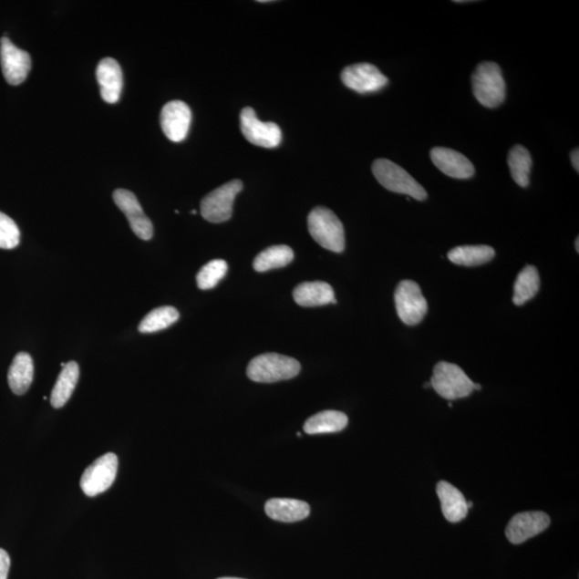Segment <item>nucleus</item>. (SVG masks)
Wrapping results in <instances>:
<instances>
[{
  "instance_id": "2eb2a0df",
  "label": "nucleus",
  "mask_w": 579,
  "mask_h": 579,
  "mask_svg": "<svg viewBox=\"0 0 579 579\" xmlns=\"http://www.w3.org/2000/svg\"><path fill=\"white\" fill-rule=\"evenodd\" d=\"M430 157L435 166L450 178L468 180L474 175L472 162L459 151L447 148H435L431 150Z\"/></svg>"
},
{
  "instance_id": "6ab92c4d",
  "label": "nucleus",
  "mask_w": 579,
  "mask_h": 579,
  "mask_svg": "<svg viewBox=\"0 0 579 579\" xmlns=\"http://www.w3.org/2000/svg\"><path fill=\"white\" fill-rule=\"evenodd\" d=\"M294 298L302 307L325 306L327 304H337L332 286L323 282L304 283L294 291Z\"/></svg>"
},
{
  "instance_id": "423d86ee",
  "label": "nucleus",
  "mask_w": 579,
  "mask_h": 579,
  "mask_svg": "<svg viewBox=\"0 0 579 579\" xmlns=\"http://www.w3.org/2000/svg\"><path fill=\"white\" fill-rule=\"evenodd\" d=\"M243 181L234 180L207 194L201 202V214L212 223L228 222L233 211L234 200L243 191Z\"/></svg>"
},
{
  "instance_id": "20e7f679",
  "label": "nucleus",
  "mask_w": 579,
  "mask_h": 579,
  "mask_svg": "<svg viewBox=\"0 0 579 579\" xmlns=\"http://www.w3.org/2000/svg\"><path fill=\"white\" fill-rule=\"evenodd\" d=\"M438 395L447 400L468 398L474 392V382L456 364L440 362L435 366L430 380Z\"/></svg>"
},
{
  "instance_id": "c756f323",
  "label": "nucleus",
  "mask_w": 579,
  "mask_h": 579,
  "mask_svg": "<svg viewBox=\"0 0 579 579\" xmlns=\"http://www.w3.org/2000/svg\"><path fill=\"white\" fill-rule=\"evenodd\" d=\"M10 563L8 553L0 548V579L8 578Z\"/></svg>"
},
{
  "instance_id": "bb28decb",
  "label": "nucleus",
  "mask_w": 579,
  "mask_h": 579,
  "mask_svg": "<svg viewBox=\"0 0 579 579\" xmlns=\"http://www.w3.org/2000/svg\"><path fill=\"white\" fill-rule=\"evenodd\" d=\"M179 319V310L172 306L156 308L140 323L139 332L143 334L160 332L173 326Z\"/></svg>"
},
{
  "instance_id": "a211bd4d",
  "label": "nucleus",
  "mask_w": 579,
  "mask_h": 579,
  "mask_svg": "<svg viewBox=\"0 0 579 579\" xmlns=\"http://www.w3.org/2000/svg\"><path fill=\"white\" fill-rule=\"evenodd\" d=\"M437 495L440 499L444 517L450 522H460L468 514L467 501L462 493L446 481H439Z\"/></svg>"
},
{
  "instance_id": "ddd939ff",
  "label": "nucleus",
  "mask_w": 579,
  "mask_h": 579,
  "mask_svg": "<svg viewBox=\"0 0 579 579\" xmlns=\"http://www.w3.org/2000/svg\"><path fill=\"white\" fill-rule=\"evenodd\" d=\"M551 518L544 512H523L518 513L509 522L505 535L513 544H522L550 527Z\"/></svg>"
},
{
  "instance_id": "c9c22d12",
  "label": "nucleus",
  "mask_w": 579,
  "mask_h": 579,
  "mask_svg": "<svg viewBox=\"0 0 579 579\" xmlns=\"http://www.w3.org/2000/svg\"><path fill=\"white\" fill-rule=\"evenodd\" d=\"M191 214H197V211H191Z\"/></svg>"
},
{
  "instance_id": "6e6552de",
  "label": "nucleus",
  "mask_w": 579,
  "mask_h": 579,
  "mask_svg": "<svg viewBox=\"0 0 579 579\" xmlns=\"http://www.w3.org/2000/svg\"><path fill=\"white\" fill-rule=\"evenodd\" d=\"M119 459L114 453H107L96 460L81 478V489L85 495L95 497L107 491L118 475Z\"/></svg>"
},
{
  "instance_id": "c85d7f7f",
  "label": "nucleus",
  "mask_w": 579,
  "mask_h": 579,
  "mask_svg": "<svg viewBox=\"0 0 579 579\" xmlns=\"http://www.w3.org/2000/svg\"><path fill=\"white\" fill-rule=\"evenodd\" d=\"M21 241V232L9 216L0 212V248L14 249Z\"/></svg>"
},
{
  "instance_id": "4be33fe9",
  "label": "nucleus",
  "mask_w": 579,
  "mask_h": 579,
  "mask_svg": "<svg viewBox=\"0 0 579 579\" xmlns=\"http://www.w3.org/2000/svg\"><path fill=\"white\" fill-rule=\"evenodd\" d=\"M347 417L339 411H322L308 419L304 424V431L307 435L332 434L346 428Z\"/></svg>"
},
{
  "instance_id": "f257e3e1",
  "label": "nucleus",
  "mask_w": 579,
  "mask_h": 579,
  "mask_svg": "<svg viewBox=\"0 0 579 579\" xmlns=\"http://www.w3.org/2000/svg\"><path fill=\"white\" fill-rule=\"evenodd\" d=\"M472 90L481 106L493 109L502 105L507 95L501 68L492 62L481 63L474 70Z\"/></svg>"
},
{
  "instance_id": "2f4dec72",
  "label": "nucleus",
  "mask_w": 579,
  "mask_h": 579,
  "mask_svg": "<svg viewBox=\"0 0 579 579\" xmlns=\"http://www.w3.org/2000/svg\"><path fill=\"white\" fill-rule=\"evenodd\" d=\"M473 507V503L472 502H467V508L471 509Z\"/></svg>"
},
{
  "instance_id": "9d476101",
  "label": "nucleus",
  "mask_w": 579,
  "mask_h": 579,
  "mask_svg": "<svg viewBox=\"0 0 579 579\" xmlns=\"http://www.w3.org/2000/svg\"><path fill=\"white\" fill-rule=\"evenodd\" d=\"M341 80L347 88L359 94L377 93L388 84V78L376 66L367 63L346 67L341 72Z\"/></svg>"
},
{
  "instance_id": "a878e982",
  "label": "nucleus",
  "mask_w": 579,
  "mask_h": 579,
  "mask_svg": "<svg viewBox=\"0 0 579 579\" xmlns=\"http://www.w3.org/2000/svg\"><path fill=\"white\" fill-rule=\"evenodd\" d=\"M509 167L514 181L517 185L526 188L530 182V172L532 168V158L526 148L516 145L510 150Z\"/></svg>"
},
{
  "instance_id": "7ed1b4c3",
  "label": "nucleus",
  "mask_w": 579,
  "mask_h": 579,
  "mask_svg": "<svg viewBox=\"0 0 579 579\" xmlns=\"http://www.w3.org/2000/svg\"><path fill=\"white\" fill-rule=\"evenodd\" d=\"M308 230L313 239L325 249L343 253L346 247L345 229L339 218L326 207H315L308 216Z\"/></svg>"
},
{
  "instance_id": "b1692460",
  "label": "nucleus",
  "mask_w": 579,
  "mask_h": 579,
  "mask_svg": "<svg viewBox=\"0 0 579 579\" xmlns=\"http://www.w3.org/2000/svg\"><path fill=\"white\" fill-rule=\"evenodd\" d=\"M294 259V250L289 246H271L260 253L258 257L254 259L253 268L259 273H264L289 265Z\"/></svg>"
},
{
  "instance_id": "39448f33",
  "label": "nucleus",
  "mask_w": 579,
  "mask_h": 579,
  "mask_svg": "<svg viewBox=\"0 0 579 579\" xmlns=\"http://www.w3.org/2000/svg\"><path fill=\"white\" fill-rule=\"evenodd\" d=\"M373 173L376 180L389 191L406 194L418 201L428 198L425 189L398 164L388 160H377L373 164Z\"/></svg>"
},
{
  "instance_id": "1a4fd4ad",
  "label": "nucleus",
  "mask_w": 579,
  "mask_h": 579,
  "mask_svg": "<svg viewBox=\"0 0 579 579\" xmlns=\"http://www.w3.org/2000/svg\"><path fill=\"white\" fill-rule=\"evenodd\" d=\"M241 130L247 141L264 149H275L282 143L283 133L275 123H264L252 108L241 112Z\"/></svg>"
},
{
  "instance_id": "7c9ffc66",
  "label": "nucleus",
  "mask_w": 579,
  "mask_h": 579,
  "mask_svg": "<svg viewBox=\"0 0 579 579\" xmlns=\"http://www.w3.org/2000/svg\"><path fill=\"white\" fill-rule=\"evenodd\" d=\"M571 161L573 164V168L576 170V172L579 171V151L578 149L572 151L571 154Z\"/></svg>"
},
{
  "instance_id": "0eeeda50",
  "label": "nucleus",
  "mask_w": 579,
  "mask_h": 579,
  "mask_svg": "<svg viewBox=\"0 0 579 579\" xmlns=\"http://www.w3.org/2000/svg\"><path fill=\"white\" fill-rule=\"evenodd\" d=\"M395 306L399 319L407 326H417L428 314V301L419 285L412 280H402L395 291Z\"/></svg>"
},
{
  "instance_id": "dca6fc26",
  "label": "nucleus",
  "mask_w": 579,
  "mask_h": 579,
  "mask_svg": "<svg viewBox=\"0 0 579 579\" xmlns=\"http://www.w3.org/2000/svg\"><path fill=\"white\" fill-rule=\"evenodd\" d=\"M96 75L102 99L111 105L118 102L124 87L123 71L119 64L113 58L102 59L97 67Z\"/></svg>"
},
{
  "instance_id": "72a5a7b5",
  "label": "nucleus",
  "mask_w": 579,
  "mask_h": 579,
  "mask_svg": "<svg viewBox=\"0 0 579 579\" xmlns=\"http://www.w3.org/2000/svg\"><path fill=\"white\" fill-rule=\"evenodd\" d=\"M430 387H431L430 382H426V383H425L424 388H430Z\"/></svg>"
},
{
  "instance_id": "cd10ccee",
  "label": "nucleus",
  "mask_w": 579,
  "mask_h": 579,
  "mask_svg": "<svg viewBox=\"0 0 579 579\" xmlns=\"http://www.w3.org/2000/svg\"><path fill=\"white\" fill-rule=\"evenodd\" d=\"M228 264L224 260H212L201 268L197 275V284L201 290L214 289L227 275Z\"/></svg>"
},
{
  "instance_id": "f03ea898",
  "label": "nucleus",
  "mask_w": 579,
  "mask_h": 579,
  "mask_svg": "<svg viewBox=\"0 0 579 579\" xmlns=\"http://www.w3.org/2000/svg\"><path fill=\"white\" fill-rule=\"evenodd\" d=\"M301 371V364L294 357L277 353H266L254 357L247 367L250 380L259 383H274L294 379Z\"/></svg>"
},
{
  "instance_id": "f8f14e48",
  "label": "nucleus",
  "mask_w": 579,
  "mask_h": 579,
  "mask_svg": "<svg viewBox=\"0 0 579 579\" xmlns=\"http://www.w3.org/2000/svg\"><path fill=\"white\" fill-rule=\"evenodd\" d=\"M113 199L115 204L126 215L134 234L143 241L151 240L154 235V227L150 219L145 215L136 194L126 189H118L113 193Z\"/></svg>"
},
{
  "instance_id": "4468645a",
  "label": "nucleus",
  "mask_w": 579,
  "mask_h": 579,
  "mask_svg": "<svg viewBox=\"0 0 579 579\" xmlns=\"http://www.w3.org/2000/svg\"><path fill=\"white\" fill-rule=\"evenodd\" d=\"M191 109L185 102L170 101L162 108L161 128L170 141L176 143L184 141L191 128Z\"/></svg>"
},
{
  "instance_id": "f704fd0d",
  "label": "nucleus",
  "mask_w": 579,
  "mask_h": 579,
  "mask_svg": "<svg viewBox=\"0 0 579 579\" xmlns=\"http://www.w3.org/2000/svg\"><path fill=\"white\" fill-rule=\"evenodd\" d=\"M218 579H243V578H234V577H222Z\"/></svg>"
},
{
  "instance_id": "5701e85b",
  "label": "nucleus",
  "mask_w": 579,
  "mask_h": 579,
  "mask_svg": "<svg viewBox=\"0 0 579 579\" xmlns=\"http://www.w3.org/2000/svg\"><path fill=\"white\" fill-rule=\"evenodd\" d=\"M495 254V249L491 246H460L450 250L448 258L456 265L479 266L489 264Z\"/></svg>"
},
{
  "instance_id": "9b49d317",
  "label": "nucleus",
  "mask_w": 579,
  "mask_h": 579,
  "mask_svg": "<svg viewBox=\"0 0 579 579\" xmlns=\"http://www.w3.org/2000/svg\"><path fill=\"white\" fill-rule=\"evenodd\" d=\"M0 62L5 81L11 85L22 84L32 69L30 55L16 47L7 36L0 40Z\"/></svg>"
},
{
  "instance_id": "393cba45",
  "label": "nucleus",
  "mask_w": 579,
  "mask_h": 579,
  "mask_svg": "<svg viewBox=\"0 0 579 579\" xmlns=\"http://www.w3.org/2000/svg\"><path fill=\"white\" fill-rule=\"evenodd\" d=\"M539 272L532 265H528L517 276L514 284L513 303L516 306L532 300L540 290Z\"/></svg>"
},
{
  "instance_id": "aec40b11",
  "label": "nucleus",
  "mask_w": 579,
  "mask_h": 579,
  "mask_svg": "<svg viewBox=\"0 0 579 579\" xmlns=\"http://www.w3.org/2000/svg\"><path fill=\"white\" fill-rule=\"evenodd\" d=\"M34 380V362L26 352L18 353L12 362L8 373L11 391L24 395L28 391Z\"/></svg>"
},
{
  "instance_id": "473e14b6",
  "label": "nucleus",
  "mask_w": 579,
  "mask_h": 579,
  "mask_svg": "<svg viewBox=\"0 0 579 579\" xmlns=\"http://www.w3.org/2000/svg\"><path fill=\"white\" fill-rule=\"evenodd\" d=\"M578 245H579V239H578V237H577V239H576V252H577V253L579 252V247H578Z\"/></svg>"
},
{
  "instance_id": "f3484780",
  "label": "nucleus",
  "mask_w": 579,
  "mask_h": 579,
  "mask_svg": "<svg viewBox=\"0 0 579 579\" xmlns=\"http://www.w3.org/2000/svg\"><path fill=\"white\" fill-rule=\"evenodd\" d=\"M265 513L274 521L296 522L309 516L310 507L301 500L274 498L266 502Z\"/></svg>"
},
{
  "instance_id": "412c9836",
  "label": "nucleus",
  "mask_w": 579,
  "mask_h": 579,
  "mask_svg": "<svg viewBox=\"0 0 579 579\" xmlns=\"http://www.w3.org/2000/svg\"><path fill=\"white\" fill-rule=\"evenodd\" d=\"M78 377H80V367L77 362L65 364L52 391L51 404L54 408L59 409L68 402L77 387Z\"/></svg>"
}]
</instances>
